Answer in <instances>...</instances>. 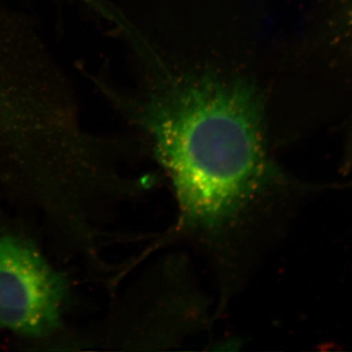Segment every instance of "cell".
<instances>
[{"label":"cell","mask_w":352,"mask_h":352,"mask_svg":"<svg viewBox=\"0 0 352 352\" xmlns=\"http://www.w3.org/2000/svg\"><path fill=\"white\" fill-rule=\"evenodd\" d=\"M69 287L31 241L0 233V330L47 337L61 327Z\"/></svg>","instance_id":"6da1fadb"}]
</instances>
